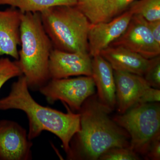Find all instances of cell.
Returning a JSON list of instances; mask_svg holds the SVG:
<instances>
[{"label": "cell", "mask_w": 160, "mask_h": 160, "mask_svg": "<svg viewBox=\"0 0 160 160\" xmlns=\"http://www.w3.org/2000/svg\"><path fill=\"white\" fill-rule=\"evenodd\" d=\"M150 65L143 76L145 79L151 87L160 88V56L150 59Z\"/></svg>", "instance_id": "ffe728a7"}, {"label": "cell", "mask_w": 160, "mask_h": 160, "mask_svg": "<svg viewBox=\"0 0 160 160\" xmlns=\"http://www.w3.org/2000/svg\"><path fill=\"white\" fill-rule=\"evenodd\" d=\"M22 75L16 60L12 61L8 58H0V89L7 81Z\"/></svg>", "instance_id": "ac0fdd59"}, {"label": "cell", "mask_w": 160, "mask_h": 160, "mask_svg": "<svg viewBox=\"0 0 160 160\" xmlns=\"http://www.w3.org/2000/svg\"><path fill=\"white\" fill-rule=\"evenodd\" d=\"M21 49L17 62L29 89H39L50 80L49 64L53 45L43 27L39 12L23 13L21 28Z\"/></svg>", "instance_id": "3957f363"}, {"label": "cell", "mask_w": 160, "mask_h": 160, "mask_svg": "<svg viewBox=\"0 0 160 160\" xmlns=\"http://www.w3.org/2000/svg\"><path fill=\"white\" fill-rule=\"evenodd\" d=\"M114 70L127 72L143 76L151 59L120 46H109L100 53Z\"/></svg>", "instance_id": "5bb4252c"}, {"label": "cell", "mask_w": 160, "mask_h": 160, "mask_svg": "<svg viewBox=\"0 0 160 160\" xmlns=\"http://www.w3.org/2000/svg\"><path fill=\"white\" fill-rule=\"evenodd\" d=\"M109 0H78L75 6L92 24L107 22Z\"/></svg>", "instance_id": "2e32d148"}, {"label": "cell", "mask_w": 160, "mask_h": 160, "mask_svg": "<svg viewBox=\"0 0 160 160\" xmlns=\"http://www.w3.org/2000/svg\"><path fill=\"white\" fill-rule=\"evenodd\" d=\"M146 160H160V136L152 141L145 155Z\"/></svg>", "instance_id": "603a6c76"}, {"label": "cell", "mask_w": 160, "mask_h": 160, "mask_svg": "<svg viewBox=\"0 0 160 160\" xmlns=\"http://www.w3.org/2000/svg\"><path fill=\"white\" fill-rule=\"evenodd\" d=\"M147 22L152 36L157 42L160 45V20L147 21Z\"/></svg>", "instance_id": "cb8c5ba5"}, {"label": "cell", "mask_w": 160, "mask_h": 160, "mask_svg": "<svg viewBox=\"0 0 160 160\" xmlns=\"http://www.w3.org/2000/svg\"><path fill=\"white\" fill-rule=\"evenodd\" d=\"M49 70L50 79L91 76V57L89 53L69 52L53 48L49 58Z\"/></svg>", "instance_id": "9c48e42d"}, {"label": "cell", "mask_w": 160, "mask_h": 160, "mask_svg": "<svg viewBox=\"0 0 160 160\" xmlns=\"http://www.w3.org/2000/svg\"><path fill=\"white\" fill-rule=\"evenodd\" d=\"M40 13L55 49L89 53L88 36L92 24L75 6H52Z\"/></svg>", "instance_id": "277c9868"}, {"label": "cell", "mask_w": 160, "mask_h": 160, "mask_svg": "<svg viewBox=\"0 0 160 160\" xmlns=\"http://www.w3.org/2000/svg\"><path fill=\"white\" fill-rule=\"evenodd\" d=\"M64 105L67 113L40 105L32 96L23 75L12 83L8 95L0 99V110L18 109L26 113L29 140L38 137L43 131L49 132L60 139L66 153L72 138L80 130V116Z\"/></svg>", "instance_id": "7a4b0ae2"}, {"label": "cell", "mask_w": 160, "mask_h": 160, "mask_svg": "<svg viewBox=\"0 0 160 160\" xmlns=\"http://www.w3.org/2000/svg\"><path fill=\"white\" fill-rule=\"evenodd\" d=\"M136 0H109L107 9V22L122 13Z\"/></svg>", "instance_id": "44dd1931"}, {"label": "cell", "mask_w": 160, "mask_h": 160, "mask_svg": "<svg viewBox=\"0 0 160 160\" xmlns=\"http://www.w3.org/2000/svg\"><path fill=\"white\" fill-rule=\"evenodd\" d=\"M95 85L91 76L51 79L38 91L50 104L61 101L72 111H78L85 101L95 94Z\"/></svg>", "instance_id": "8992f818"}, {"label": "cell", "mask_w": 160, "mask_h": 160, "mask_svg": "<svg viewBox=\"0 0 160 160\" xmlns=\"http://www.w3.org/2000/svg\"><path fill=\"white\" fill-rule=\"evenodd\" d=\"M115 83L116 106L123 114L136 105L146 89L151 87L143 76L127 72L113 70Z\"/></svg>", "instance_id": "8fae6325"}, {"label": "cell", "mask_w": 160, "mask_h": 160, "mask_svg": "<svg viewBox=\"0 0 160 160\" xmlns=\"http://www.w3.org/2000/svg\"><path fill=\"white\" fill-rule=\"evenodd\" d=\"M139 155L130 147H115L107 150L100 156V160H139Z\"/></svg>", "instance_id": "d6986e66"}, {"label": "cell", "mask_w": 160, "mask_h": 160, "mask_svg": "<svg viewBox=\"0 0 160 160\" xmlns=\"http://www.w3.org/2000/svg\"><path fill=\"white\" fill-rule=\"evenodd\" d=\"M78 113L80 130L72 138L67 159L97 160L115 147H130V136L109 117L111 111L103 106L97 95L85 101Z\"/></svg>", "instance_id": "6da1fadb"}, {"label": "cell", "mask_w": 160, "mask_h": 160, "mask_svg": "<svg viewBox=\"0 0 160 160\" xmlns=\"http://www.w3.org/2000/svg\"><path fill=\"white\" fill-rule=\"evenodd\" d=\"M127 9L148 21L160 20V0H136Z\"/></svg>", "instance_id": "e0dca14e"}, {"label": "cell", "mask_w": 160, "mask_h": 160, "mask_svg": "<svg viewBox=\"0 0 160 160\" xmlns=\"http://www.w3.org/2000/svg\"><path fill=\"white\" fill-rule=\"evenodd\" d=\"M32 146L28 132L19 124L0 120V160H31Z\"/></svg>", "instance_id": "ba28073f"}, {"label": "cell", "mask_w": 160, "mask_h": 160, "mask_svg": "<svg viewBox=\"0 0 160 160\" xmlns=\"http://www.w3.org/2000/svg\"><path fill=\"white\" fill-rule=\"evenodd\" d=\"M78 0H0V6L8 5L23 13L40 12L58 6H75Z\"/></svg>", "instance_id": "9a60e30c"}, {"label": "cell", "mask_w": 160, "mask_h": 160, "mask_svg": "<svg viewBox=\"0 0 160 160\" xmlns=\"http://www.w3.org/2000/svg\"><path fill=\"white\" fill-rule=\"evenodd\" d=\"M23 13L11 6L0 10V57L6 55L16 60L18 59V47L21 45L20 28Z\"/></svg>", "instance_id": "7c38bea8"}, {"label": "cell", "mask_w": 160, "mask_h": 160, "mask_svg": "<svg viewBox=\"0 0 160 160\" xmlns=\"http://www.w3.org/2000/svg\"><path fill=\"white\" fill-rule=\"evenodd\" d=\"M127 9L109 22L91 24L88 33L89 53L91 57L100 55L123 34L132 16Z\"/></svg>", "instance_id": "30bf717a"}, {"label": "cell", "mask_w": 160, "mask_h": 160, "mask_svg": "<svg viewBox=\"0 0 160 160\" xmlns=\"http://www.w3.org/2000/svg\"><path fill=\"white\" fill-rule=\"evenodd\" d=\"M160 101V89L150 87L144 91L138 100L137 104L159 102Z\"/></svg>", "instance_id": "7402d4cb"}, {"label": "cell", "mask_w": 160, "mask_h": 160, "mask_svg": "<svg viewBox=\"0 0 160 160\" xmlns=\"http://www.w3.org/2000/svg\"><path fill=\"white\" fill-rule=\"evenodd\" d=\"M130 136V147L145 156L153 140L160 136V105L158 102L137 104L113 118Z\"/></svg>", "instance_id": "5b68a950"}, {"label": "cell", "mask_w": 160, "mask_h": 160, "mask_svg": "<svg viewBox=\"0 0 160 160\" xmlns=\"http://www.w3.org/2000/svg\"><path fill=\"white\" fill-rule=\"evenodd\" d=\"M109 46H122L148 59L160 54V45L152 36L147 21L138 15H132L126 30Z\"/></svg>", "instance_id": "52a82bcc"}, {"label": "cell", "mask_w": 160, "mask_h": 160, "mask_svg": "<svg viewBox=\"0 0 160 160\" xmlns=\"http://www.w3.org/2000/svg\"><path fill=\"white\" fill-rule=\"evenodd\" d=\"M92 58L91 77L97 89L98 99L103 106L112 112L116 106L113 69L101 55Z\"/></svg>", "instance_id": "4fadbf2b"}]
</instances>
